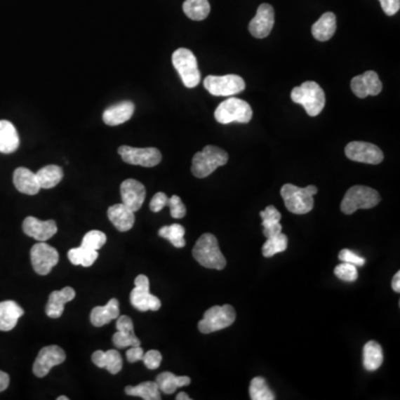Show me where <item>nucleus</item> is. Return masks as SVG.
Listing matches in <instances>:
<instances>
[{
    "mask_svg": "<svg viewBox=\"0 0 400 400\" xmlns=\"http://www.w3.org/2000/svg\"><path fill=\"white\" fill-rule=\"evenodd\" d=\"M144 349L140 346H131L127 352L126 356L129 363H137L139 360H142L144 357Z\"/></svg>",
    "mask_w": 400,
    "mask_h": 400,
    "instance_id": "obj_46",
    "label": "nucleus"
},
{
    "mask_svg": "<svg viewBox=\"0 0 400 400\" xmlns=\"http://www.w3.org/2000/svg\"><path fill=\"white\" fill-rule=\"evenodd\" d=\"M107 215L112 224L116 227V229L121 232H128L135 224V213L127 208L123 203L109 207Z\"/></svg>",
    "mask_w": 400,
    "mask_h": 400,
    "instance_id": "obj_23",
    "label": "nucleus"
},
{
    "mask_svg": "<svg viewBox=\"0 0 400 400\" xmlns=\"http://www.w3.org/2000/svg\"><path fill=\"white\" fill-rule=\"evenodd\" d=\"M22 230L29 237L34 238L37 241H47L58 232L57 224L55 220H46L41 222L36 217H27L22 222Z\"/></svg>",
    "mask_w": 400,
    "mask_h": 400,
    "instance_id": "obj_18",
    "label": "nucleus"
},
{
    "mask_svg": "<svg viewBox=\"0 0 400 400\" xmlns=\"http://www.w3.org/2000/svg\"><path fill=\"white\" fill-rule=\"evenodd\" d=\"M66 360L64 349L56 345L44 347L36 358L32 371L38 378H44L55 366L60 365Z\"/></svg>",
    "mask_w": 400,
    "mask_h": 400,
    "instance_id": "obj_14",
    "label": "nucleus"
},
{
    "mask_svg": "<svg viewBox=\"0 0 400 400\" xmlns=\"http://www.w3.org/2000/svg\"><path fill=\"white\" fill-rule=\"evenodd\" d=\"M69 398L66 397V396H60V397L57 398V400H68Z\"/></svg>",
    "mask_w": 400,
    "mask_h": 400,
    "instance_id": "obj_50",
    "label": "nucleus"
},
{
    "mask_svg": "<svg viewBox=\"0 0 400 400\" xmlns=\"http://www.w3.org/2000/svg\"><path fill=\"white\" fill-rule=\"evenodd\" d=\"M206 91L213 96H234L245 91V80L238 75L208 76L204 80Z\"/></svg>",
    "mask_w": 400,
    "mask_h": 400,
    "instance_id": "obj_9",
    "label": "nucleus"
},
{
    "mask_svg": "<svg viewBox=\"0 0 400 400\" xmlns=\"http://www.w3.org/2000/svg\"><path fill=\"white\" fill-rule=\"evenodd\" d=\"M168 199L169 198L167 197L165 192H157L150 201V211H154V213H159L160 211H163L166 206L168 205Z\"/></svg>",
    "mask_w": 400,
    "mask_h": 400,
    "instance_id": "obj_44",
    "label": "nucleus"
},
{
    "mask_svg": "<svg viewBox=\"0 0 400 400\" xmlns=\"http://www.w3.org/2000/svg\"><path fill=\"white\" fill-rule=\"evenodd\" d=\"M106 241L107 237L105 232H100V230H91V232H87L85 237L83 238L81 246L86 248L98 251L106 244Z\"/></svg>",
    "mask_w": 400,
    "mask_h": 400,
    "instance_id": "obj_39",
    "label": "nucleus"
},
{
    "mask_svg": "<svg viewBox=\"0 0 400 400\" xmlns=\"http://www.w3.org/2000/svg\"><path fill=\"white\" fill-rule=\"evenodd\" d=\"M291 100L302 105L310 117H316L323 112L326 105L325 91L315 81H305L291 91Z\"/></svg>",
    "mask_w": 400,
    "mask_h": 400,
    "instance_id": "obj_3",
    "label": "nucleus"
},
{
    "mask_svg": "<svg viewBox=\"0 0 400 400\" xmlns=\"http://www.w3.org/2000/svg\"><path fill=\"white\" fill-rule=\"evenodd\" d=\"M127 395L140 397L145 400H160V390L156 382H145L137 386H127L125 388Z\"/></svg>",
    "mask_w": 400,
    "mask_h": 400,
    "instance_id": "obj_34",
    "label": "nucleus"
},
{
    "mask_svg": "<svg viewBox=\"0 0 400 400\" xmlns=\"http://www.w3.org/2000/svg\"><path fill=\"white\" fill-rule=\"evenodd\" d=\"M91 360L97 367L106 368L112 375H116L123 368V358L116 349H109L107 352L97 350L91 356Z\"/></svg>",
    "mask_w": 400,
    "mask_h": 400,
    "instance_id": "obj_26",
    "label": "nucleus"
},
{
    "mask_svg": "<svg viewBox=\"0 0 400 400\" xmlns=\"http://www.w3.org/2000/svg\"><path fill=\"white\" fill-rule=\"evenodd\" d=\"M337 278L348 283L356 281L358 278L357 266L349 262H342L333 270Z\"/></svg>",
    "mask_w": 400,
    "mask_h": 400,
    "instance_id": "obj_40",
    "label": "nucleus"
},
{
    "mask_svg": "<svg viewBox=\"0 0 400 400\" xmlns=\"http://www.w3.org/2000/svg\"><path fill=\"white\" fill-rule=\"evenodd\" d=\"M9 382H11V378H9L8 373L0 371V392L8 388Z\"/></svg>",
    "mask_w": 400,
    "mask_h": 400,
    "instance_id": "obj_47",
    "label": "nucleus"
},
{
    "mask_svg": "<svg viewBox=\"0 0 400 400\" xmlns=\"http://www.w3.org/2000/svg\"><path fill=\"white\" fill-rule=\"evenodd\" d=\"M182 11L188 18L200 22L209 16L211 4L208 0H185Z\"/></svg>",
    "mask_w": 400,
    "mask_h": 400,
    "instance_id": "obj_33",
    "label": "nucleus"
},
{
    "mask_svg": "<svg viewBox=\"0 0 400 400\" xmlns=\"http://www.w3.org/2000/svg\"><path fill=\"white\" fill-rule=\"evenodd\" d=\"M192 398L187 395L186 392H179L177 395L176 400H190Z\"/></svg>",
    "mask_w": 400,
    "mask_h": 400,
    "instance_id": "obj_49",
    "label": "nucleus"
},
{
    "mask_svg": "<svg viewBox=\"0 0 400 400\" xmlns=\"http://www.w3.org/2000/svg\"><path fill=\"white\" fill-rule=\"evenodd\" d=\"M40 188L51 189L56 187L64 178V171L57 165L45 166L36 173Z\"/></svg>",
    "mask_w": 400,
    "mask_h": 400,
    "instance_id": "obj_31",
    "label": "nucleus"
},
{
    "mask_svg": "<svg viewBox=\"0 0 400 400\" xmlns=\"http://www.w3.org/2000/svg\"><path fill=\"white\" fill-rule=\"evenodd\" d=\"M156 382L160 392L166 395H171L180 387L188 386L192 380L188 376H176L171 371H164L158 375Z\"/></svg>",
    "mask_w": 400,
    "mask_h": 400,
    "instance_id": "obj_29",
    "label": "nucleus"
},
{
    "mask_svg": "<svg viewBox=\"0 0 400 400\" xmlns=\"http://www.w3.org/2000/svg\"><path fill=\"white\" fill-rule=\"evenodd\" d=\"M120 195L124 205L136 213L142 208L146 198V188L136 179H126L120 186Z\"/></svg>",
    "mask_w": 400,
    "mask_h": 400,
    "instance_id": "obj_17",
    "label": "nucleus"
},
{
    "mask_svg": "<svg viewBox=\"0 0 400 400\" xmlns=\"http://www.w3.org/2000/svg\"><path fill=\"white\" fill-rule=\"evenodd\" d=\"M236 312L232 305L213 306L204 314L203 319L198 323L200 333H211L229 327L235 323Z\"/></svg>",
    "mask_w": 400,
    "mask_h": 400,
    "instance_id": "obj_8",
    "label": "nucleus"
},
{
    "mask_svg": "<svg viewBox=\"0 0 400 400\" xmlns=\"http://www.w3.org/2000/svg\"><path fill=\"white\" fill-rule=\"evenodd\" d=\"M392 291L396 293H400V272H396V275L392 278Z\"/></svg>",
    "mask_w": 400,
    "mask_h": 400,
    "instance_id": "obj_48",
    "label": "nucleus"
},
{
    "mask_svg": "<svg viewBox=\"0 0 400 400\" xmlns=\"http://www.w3.org/2000/svg\"><path fill=\"white\" fill-rule=\"evenodd\" d=\"M98 258V251L80 246L68 251V259L75 266L91 267Z\"/></svg>",
    "mask_w": 400,
    "mask_h": 400,
    "instance_id": "obj_35",
    "label": "nucleus"
},
{
    "mask_svg": "<svg viewBox=\"0 0 400 400\" xmlns=\"http://www.w3.org/2000/svg\"><path fill=\"white\" fill-rule=\"evenodd\" d=\"M215 118L219 124H247L253 118L251 105L239 98H228L217 107Z\"/></svg>",
    "mask_w": 400,
    "mask_h": 400,
    "instance_id": "obj_6",
    "label": "nucleus"
},
{
    "mask_svg": "<svg viewBox=\"0 0 400 400\" xmlns=\"http://www.w3.org/2000/svg\"><path fill=\"white\" fill-rule=\"evenodd\" d=\"M24 309L13 300L0 302V331H11L16 327L19 318L24 315Z\"/></svg>",
    "mask_w": 400,
    "mask_h": 400,
    "instance_id": "obj_24",
    "label": "nucleus"
},
{
    "mask_svg": "<svg viewBox=\"0 0 400 400\" xmlns=\"http://www.w3.org/2000/svg\"><path fill=\"white\" fill-rule=\"evenodd\" d=\"M20 145L18 131L8 120H0V152L13 154Z\"/></svg>",
    "mask_w": 400,
    "mask_h": 400,
    "instance_id": "obj_27",
    "label": "nucleus"
},
{
    "mask_svg": "<svg viewBox=\"0 0 400 400\" xmlns=\"http://www.w3.org/2000/svg\"><path fill=\"white\" fill-rule=\"evenodd\" d=\"M117 333L112 336V342L118 349L127 347L140 346V340L133 331V323L128 316H119L116 324Z\"/></svg>",
    "mask_w": 400,
    "mask_h": 400,
    "instance_id": "obj_19",
    "label": "nucleus"
},
{
    "mask_svg": "<svg viewBox=\"0 0 400 400\" xmlns=\"http://www.w3.org/2000/svg\"><path fill=\"white\" fill-rule=\"evenodd\" d=\"M338 258L342 262H349V264L359 267L364 266L366 262L365 258L358 256L357 253L349 251V249H342V251L339 253Z\"/></svg>",
    "mask_w": 400,
    "mask_h": 400,
    "instance_id": "obj_43",
    "label": "nucleus"
},
{
    "mask_svg": "<svg viewBox=\"0 0 400 400\" xmlns=\"http://www.w3.org/2000/svg\"><path fill=\"white\" fill-rule=\"evenodd\" d=\"M274 24H275V11L272 6L262 4L258 7L256 16L249 22V32L253 37L262 39L272 32Z\"/></svg>",
    "mask_w": 400,
    "mask_h": 400,
    "instance_id": "obj_15",
    "label": "nucleus"
},
{
    "mask_svg": "<svg viewBox=\"0 0 400 400\" xmlns=\"http://www.w3.org/2000/svg\"><path fill=\"white\" fill-rule=\"evenodd\" d=\"M131 302L139 312H157L161 307L159 298L149 291V279L146 275L137 276L135 288L131 293Z\"/></svg>",
    "mask_w": 400,
    "mask_h": 400,
    "instance_id": "obj_10",
    "label": "nucleus"
},
{
    "mask_svg": "<svg viewBox=\"0 0 400 400\" xmlns=\"http://www.w3.org/2000/svg\"><path fill=\"white\" fill-rule=\"evenodd\" d=\"M260 217L262 219L264 227V235L266 238L274 237L281 232L283 226L280 224L281 215L277 211L275 206H267L265 211H260Z\"/></svg>",
    "mask_w": 400,
    "mask_h": 400,
    "instance_id": "obj_30",
    "label": "nucleus"
},
{
    "mask_svg": "<svg viewBox=\"0 0 400 400\" xmlns=\"http://www.w3.org/2000/svg\"><path fill=\"white\" fill-rule=\"evenodd\" d=\"M384 361V354L382 348L377 342H367L364 346L363 363L366 371H375L382 365Z\"/></svg>",
    "mask_w": 400,
    "mask_h": 400,
    "instance_id": "obj_32",
    "label": "nucleus"
},
{
    "mask_svg": "<svg viewBox=\"0 0 400 400\" xmlns=\"http://www.w3.org/2000/svg\"><path fill=\"white\" fill-rule=\"evenodd\" d=\"M380 203L378 192L371 187L354 186L347 190L340 209L346 215H352L358 209H371Z\"/></svg>",
    "mask_w": 400,
    "mask_h": 400,
    "instance_id": "obj_5",
    "label": "nucleus"
},
{
    "mask_svg": "<svg viewBox=\"0 0 400 400\" xmlns=\"http://www.w3.org/2000/svg\"><path fill=\"white\" fill-rule=\"evenodd\" d=\"M161 360H163V356L158 350H149L144 354V357H142L145 366L150 371L157 369L161 364Z\"/></svg>",
    "mask_w": 400,
    "mask_h": 400,
    "instance_id": "obj_42",
    "label": "nucleus"
},
{
    "mask_svg": "<svg viewBox=\"0 0 400 400\" xmlns=\"http://www.w3.org/2000/svg\"><path fill=\"white\" fill-rule=\"evenodd\" d=\"M167 206L171 208V215L173 218L182 219L186 216V206L184 205L178 196H171L168 199V205Z\"/></svg>",
    "mask_w": 400,
    "mask_h": 400,
    "instance_id": "obj_41",
    "label": "nucleus"
},
{
    "mask_svg": "<svg viewBox=\"0 0 400 400\" xmlns=\"http://www.w3.org/2000/svg\"><path fill=\"white\" fill-rule=\"evenodd\" d=\"M227 163L228 154L222 148L208 145L192 158V173L197 178H206Z\"/></svg>",
    "mask_w": 400,
    "mask_h": 400,
    "instance_id": "obj_4",
    "label": "nucleus"
},
{
    "mask_svg": "<svg viewBox=\"0 0 400 400\" xmlns=\"http://www.w3.org/2000/svg\"><path fill=\"white\" fill-rule=\"evenodd\" d=\"M135 112V104L125 100L108 107L102 114V120L108 126H118L128 121Z\"/></svg>",
    "mask_w": 400,
    "mask_h": 400,
    "instance_id": "obj_20",
    "label": "nucleus"
},
{
    "mask_svg": "<svg viewBox=\"0 0 400 400\" xmlns=\"http://www.w3.org/2000/svg\"><path fill=\"white\" fill-rule=\"evenodd\" d=\"M387 16H394L400 9V0H379Z\"/></svg>",
    "mask_w": 400,
    "mask_h": 400,
    "instance_id": "obj_45",
    "label": "nucleus"
},
{
    "mask_svg": "<svg viewBox=\"0 0 400 400\" xmlns=\"http://www.w3.org/2000/svg\"><path fill=\"white\" fill-rule=\"evenodd\" d=\"M119 316V302L112 298L105 306H97L91 310V321L95 327H102Z\"/></svg>",
    "mask_w": 400,
    "mask_h": 400,
    "instance_id": "obj_25",
    "label": "nucleus"
},
{
    "mask_svg": "<svg viewBox=\"0 0 400 400\" xmlns=\"http://www.w3.org/2000/svg\"><path fill=\"white\" fill-rule=\"evenodd\" d=\"M317 192V187L312 185L300 188L293 184H286L280 190V195L284 198L286 208L291 213L305 215L314 208V196Z\"/></svg>",
    "mask_w": 400,
    "mask_h": 400,
    "instance_id": "obj_2",
    "label": "nucleus"
},
{
    "mask_svg": "<svg viewBox=\"0 0 400 400\" xmlns=\"http://www.w3.org/2000/svg\"><path fill=\"white\" fill-rule=\"evenodd\" d=\"M345 154L352 161L369 165H378L384 160L382 149L371 142H349L345 148Z\"/></svg>",
    "mask_w": 400,
    "mask_h": 400,
    "instance_id": "obj_13",
    "label": "nucleus"
},
{
    "mask_svg": "<svg viewBox=\"0 0 400 400\" xmlns=\"http://www.w3.org/2000/svg\"><path fill=\"white\" fill-rule=\"evenodd\" d=\"M118 154L125 163L129 165L155 167L161 161V152L154 148H135L131 146H120Z\"/></svg>",
    "mask_w": 400,
    "mask_h": 400,
    "instance_id": "obj_12",
    "label": "nucleus"
},
{
    "mask_svg": "<svg viewBox=\"0 0 400 400\" xmlns=\"http://www.w3.org/2000/svg\"><path fill=\"white\" fill-rule=\"evenodd\" d=\"M160 237L168 239L171 245L175 246L176 248H182L186 246V240H185V228L182 225L173 224L171 226H164L160 228L158 232Z\"/></svg>",
    "mask_w": 400,
    "mask_h": 400,
    "instance_id": "obj_36",
    "label": "nucleus"
},
{
    "mask_svg": "<svg viewBox=\"0 0 400 400\" xmlns=\"http://www.w3.org/2000/svg\"><path fill=\"white\" fill-rule=\"evenodd\" d=\"M336 15L333 13H325L312 25V34L319 41H327L336 32Z\"/></svg>",
    "mask_w": 400,
    "mask_h": 400,
    "instance_id": "obj_28",
    "label": "nucleus"
},
{
    "mask_svg": "<svg viewBox=\"0 0 400 400\" xmlns=\"http://www.w3.org/2000/svg\"><path fill=\"white\" fill-rule=\"evenodd\" d=\"M32 268L38 275H48L53 267L58 264L59 253L45 241H38L30 251Z\"/></svg>",
    "mask_w": 400,
    "mask_h": 400,
    "instance_id": "obj_11",
    "label": "nucleus"
},
{
    "mask_svg": "<svg viewBox=\"0 0 400 400\" xmlns=\"http://www.w3.org/2000/svg\"><path fill=\"white\" fill-rule=\"evenodd\" d=\"M76 297V291L72 287H65L62 291H55L51 293L46 306V314L51 318H59L64 312L65 305L72 302Z\"/></svg>",
    "mask_w": 400,
    "mask_h": 400,
    "instance_id": "obj_21",
    "label": "nucleus"
},
{
    "mask_svg": "<svg viewBox=\"0 0 400 400\" xmlns=\"http://www.w3.org/2000/svg\"><path fill=\"white\" fill-rule=\"evenodd\" d=\"M171 60L187 88H195L200 83V72L197 58L192 51L187 48L177 49L173 53Z\"/></svg>",
    "mask_w": 400,
    "mask_h": 400,
    "instance_id": "obj_7",
    "label": "nucleus"
},
{
    "mask_svg": "<svg viewBox=\"0 0 400 400\" xmlns=\"http://www.w3.org/2000/svg\"><path fill=\"white\" fill-rule=\"evenodd\" d=\"M249 394L251 400H275V394L267 385L266 379L255 377L251 382Z\"/></svg>",
    "mask_w": 400,
    "mask_h": 400,
    "instance_id": "obj_37",
    "label": "nucleus"
},
{
    "mask_svg": "<svg viewBox=\"0 0 400 400\" xmlns=\"http://www.w3.org/2000/svg\"><path fill=\"white\" fill-rule=\"evenodd\" d=\"M350 87L352 93L361 99L367 96H377L382 91V84L379 79L378 74L373 70L352 78Z\"/></svg>",
    "mask_w": 400,
    "mask_h": 400,
    "instance_id": "obj_16",
    "label": "nucleus"
},
{
    "mask_svg": "<svg viewBox=\"0 0 400 400\" xmlns=\"http://www.w3.org/2000/svg\"><path fill=\"white\" fill-rule=\"evenodd\" d=\"M288 247V238L285 234H278L274 237L267 238L266 243L262 246V255L266 258L275 256L276 253H283Z\"/></svg>",
    "mask_w": 400,
    "mask_h": 400,
    "instance_id": "obj_38",
    "label": "nucleus"
},
{
    "mask_svg": "<svg viewBox=\"0 0 400 400\" xmlns=\"http://www.w3.org/2000/svg\"><path fill=\"white\" fill-rule=\"evenodd\" d=\"M13 180L16 189L26 195H37L41 189L37 177H36V173H32V171L25 167H19L13 171Z\"/></svg>",
    "mask_w": 400,
    "mask_h": 400,
    "instance_id": "obj_22",
    "label": "nucleus"
},
{
    "mask_svg": "<svg viewBox=\"0 0 400 400\" xmlns=\"http://www.w3.org/2000/svg\"><path fill=\"white\" fill-rule=\"evenodd\" d=\"M192 256L201 266L209 269L222 270L226 267V258L219 248L218 240L213 234H204L196 241Z\"/></svg>",
    "mask_w": 400,
    "mask_h": 400,
    "instance_id": "obj_1",
    "label": "nucleus"
}]
</instances>
